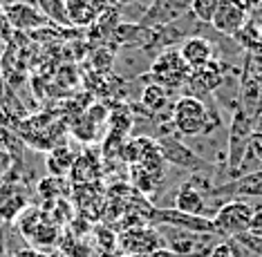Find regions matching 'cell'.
Instances as JSON below:
<instances>
[{
    "label": "cell",
    "mask_w": 262,
    "mask_h": 257,
    "mask_svg": "<svg viewBox=\"0 0 262 257\" xmlns=\"http://www.w3.org/2000/svg\"><path fill=\"white\" fill-rule=\"evenodd\" d=\"M172 128L180 132V136L200 139L211 136L217 128H222V119L217 116V107L208 112V105L202 99L182 94L172 105Z\"/></svg>",
    "instance_id": "obj_1"
},
{
    "label": "cell",
    "mask_w": 262,
    "mask_h": 257,
    "mask_svg": "<svg viewBox=\"0 0 262 257\" xmlns=\"http://www.w3.org/2000/svg\"><path fill=\"white\" fill-rule=\"evenodd\" d=\"M164 240V248L172 250L177 257H211L213 248L222 242L220 235L211 232H193L175 228V226H155Z\"/></svg>",
    "instance_id": "obj_2"
},
{
    "label": "cell",
    "mask_w": 262,
    "mask_h": 257,
    "mask_svg": "<svg viewBox=\"0 0 262 257\" xmlns=\"http://www.w3.org/2000/svg\"><path fill=\"white\" fill-rule=\"evenodd\" d=\"M253 134V119L240 105L231 112V121L226 128V170L231 172V181L237 179L244 154L249 148V139Z\"/></svg>",
    "instance_id": "obj_3"
},
{
    "label": "cell",
    "mask_w": 262,
    "mask_h": 257,
    "mask_svg": "<svg viewBox=\"0 0 262 257\" xmlns=\"http://www.w3.org/2000/svg\"><path fill=\"white\" fill-rule=\"evenodd\" d=\"M150 76L159 87H164L168 92V89H180L186 85L190 81V76H193V69L184 63V58L180 56V50L166 47L157 58H152Z\"/></svg>",
    "instance_id": "obj_4"
},
{
    "label": "cell",
    "mask_w": 262,
    "mask_h": 257,
    "mask_svg": "<svg viewBox=\"0 0 262 257\" xmlns=\"http://www.w3.org/2000/svg\"><path fill=\"white\" fill-rule=\"evenodd\" d=\"M255 208L249 204L247 199H231L224 201V206L217 211V215L213 217L215 224V232L222 240H235V237L249 232Z\"/></svg>",
    "instance_id": "obj_5"
},
{
    "label": "cell",
    "mask_w": 262,
    "mask_h": 257,
    "mask_svg": "<svg viewBox=\"0 0 262 257\" xmlns=\"http://www.w3.org/2000/svg\"><path fill=\"white\" fill-rule=\"evenodd\" d=\"M159 146V152L166 163L175 166V168H182V170H188L190 175L195 172H211V161L204 159L202 154H198L193 148H188L186 143L177 136H170L166 134L157 141Z\"/></svg>",
    "instance_id": "obj_6"
},
{
    "label": "cell",
    "mask_w": 262,
    "mask_h": 257,
    "mask_svg": "<svg viewBox=\"0 0 262 257\" xmlns=\"http://www.w3.org/2000/svg\"><path fill=\"white\" fill-rule=\"evenodd\" d=\"M190 3L193 0H150V5L144 9V16L139 18V25L146 29H164L186 16Z\"/></svg>",
    "instance_id": "obj_7"
},
{
    "label": "cell",
    "mask_w": 262,
    "mask_h": 257,
    "mask_svg": "<svg viewBox=\"0 0 262 257\" xmlns=\"http://www.w3.org/2000/svg\"><path fill=\"white\" fill-rule=\"evenodd\" d=\"M117 248H121L126 257H135V255L146 257V255H150L152 250L164 248V240L155 226L148 228V226L139 224L137 228L130 226L126 232H121V235L117 237Z\"/></svg>",
    "instance_id": "obj_8"
},
{
    "label": "cell",
    "mask_w": 262,
    "mask_h": 257,
    "mask_svg": "<svg viewBox=\"0 0 262 257\" xmlns=\"http://www.w3.org/2000/svg\"><path fill=\"white\" fill-rule=\"evenodd\" d=\"M249 22V7L244 0H220L211 27L222 36H233Z\"/></svg>",
    "instance_id": "obj_9"
},
{
    "label": "cell",
    "mask_w": 262,
    "mask_h": 257,
    "mask_svg": "<svg viewBox=\"0 0 262 257\" xmlns=\"http://www.w3.org/2000/svg\"><path fill=\"white\" fill-rule=\"evenodd\" d=\"M150 222L152 226H175V228L193 230V232H211V235H217L213 219L186 215V213L175 211V208H155V211H150Z\"/></svg>",
    "instance_id": "obj_10"
},
{
    "label": "cell",
    "mask_w": 262,
    "mask_h": 257,
    "mask_svg": "<svg viewBox=\"0 0 262 257\" xmlns=\"http://www.w3.org/2000/svg\"><path fill=\"white\" fill-rule=\"evenodd\" d=\"M215 195L224 201L231 199H262V170L249 172L229 183L215 186Z\"/></svg>",
    "instance_id": "obj_11"
},
{
    "label": "cell",
    "mask_w": 262,
    "mask_h": 257,
    "mask_svg": "<svg viewBox=\"0 0 262 257\" xmlns=\"http://www.w3.org/2000/svg\"><path fill=\"white\" fill-rule=\"evenodd\" d=\"M213 43L204 36H186L180 43V56L193 72L206 67L213 61Z\"/></svg>",
    "instance_id": "obj_12"
},
{
    "label": "cell",
    "mask_w": 262,
    "mask_h": 257,
    "mask_svg": "<svg viewBox=\"0 0 262 257\" xmlns=\"http://www.w3.org/2000/svg\"><path fill=\"white\" fill-rule=\"evenodd\" d=\"M5 16H7L9 25L16 29H36L47 22V18L34 5L27 3H9L5 7Z\"/></svg>",
    "instance_id": "obj_13"
},
{
    "label": "cell",
    "mask_w": 262,
    "mask_h": 257,
    "mask_svg": "<svg viewBox=\"0 0 262 257\" xmlns=\"http://www.w3.org/2000/svg\"><path fill=\"white\" fill-rule=\"evenodd\" d=\"M70 25H88L99 14H103L105 0H65Z\"/></svg>",
    "instance_id": "obj_14"
},
{
    "label": "cell",
    "mask_w": 262,
    "mask_h": 257,
    "mask_svg": "<svg viewBox=\"0 0 262 257\" xmlns=\"http://www.w3.org/2000/svg\"><path fill=\"white\" fill-rule=\"evenodd\" d=\"M36 9L54 25H70L65 0H36Z\"/></svg>",
    "instance_id": "obj_15"
},
{
    "label": "cell",
    "mask_w": 262,
    "mask_h": 257,
    "mask_svg": "<svg viewBox=\"0 0 262 257\" xmlns=\"http://www.w3.org/2000/svg\"><path fill=\"white\" fill-rule=\"evenodd\" d=\"M141 103L148 107V112H162L166 105H168V92H166L164 87H159L157 83H150V85H146L144 94H141Z\"/></svg>",
    "instance_id": "obj_16"
},
{
    "label": "cell",
    "mask_w": 262,
    "mask_h": 257,
    "mask_svg": "<svg viewBox=\"0 0 262 257\" xmlns=\"http://www.w3.org/2000/svg\"><path fill=\"white\" fill-rule=\"evenodd\" d=\"M47 168H50L52 175H65L68 170L74 168V154L68 148H58L47 159Z\"/></svg>",
    "instance_id": "obj_17"
},
{
    "label": "cell",
    "mask_w": 262,
    "mask_h": 257,
    "mask_svg": "<svg viewBox=\"0 0 262 257\" xmlns=\"http://www.w3.org/2000/svg\"><path fill=\"white\" fill-rule=\"evenodd\" d=\"M217 5L220 0H193L190 3V14L198 18V22H202V25H211L213 16L217 11Z\"/></svg>",
    "instance_id": "obj_18"
},
{
    "label": "cell",
    "mask_w": 262,
    "mask_h": 257,
    "mask_svg": "<svg viewBox=\"0 0 262 257\" xmlns=\"http://www.w3.org/2000/svg\"><path fill=\"white\" fill-rule=\"evenodd\" d=\"M249 255L251 253L237 240H222L211 253V257H249Z\"/></svg>",
    "instance_id": "obj_19"
},
{
    "label": "cell",
    "mask_w": 262,
    "mask_h": 257,
    "mask_svg": "<svg viewBox=\"0 0 262 257\" xmlns=\"http://www.w3.org/2000/svg\"><path fill=\"white\" fill-rule=\"evenodd\" d=\"M235 240L240 242L251 255L262 257V235H255V232H244V235L235 237Z\"/></svg>",
    "instance_id": "obj_20"
},
{
    "label": "cell",
    "mask_w": 262,
    "mask_h": 257,
    "mask_svg": "<svg viewBox=\"0 0 262 257\" xmlns=\"http://www.w3.org/2000/svg\"><path fill=\"white\" fill-rule=\"evenodd\" d=\"M247 157H251L255 163L262 168V134H251L249 139V148H247Z\"/></svg>",
    "instance_id": "obj_21"
},
{
    "label": "cell",
    "mask_w": 262,
    "mask_h": 257,
    "mask_svg": "<svg viewBox=\"0 0 262 257\" xmlns=\"http://www.w3.org/2000/svg\"><path fill=\"white\" fill-rule=\"evenodd\" d=\"M249 232L262 235V206L253 211V217H251V226H249Z\"/></svg>",
    "instance_id": "obj_22"
},
{
    "label": "cell",
    "mask_w": 262,
    "mask_h": 257,
    "mask_svg": "<svg viewBox=\"0 0 262 257\" xmlns=\"http://www.w3.org/2000/svg\"><path fill=\"white\" fill-rule=\"evenodd\" d=\"M146 257H177L172 250H168V248H157V250H152L150 255H146Z\"/></svg>",
    "instance_id": "obj_23"
},
{
    "label": "cell",
    "mask_w": 262,
    "mask_h": 257,
    "mask_svg": "<svg viewBox=\"0 0 262 257\" xmlns=\"http://www.w3.org/2000/svg\"><path fill=\"white\" fill-rule=\"evenodd\" d=\"M253 132H255V134H262V112L253 119Z\"/></svg>",
    "instance_id": "obj_24"
},
{
    "label": "cell",
    "mask_w": 262,
    "mask_h": 257,
    "mask_svg": "<svg viewBox=\"0 0 262 257\" xmlns=\"http://www.w3.org/2000/svg\"><path fill=\"white\" fill-rule=\"evenodd\" d=\"M16 257H43V255H38V253H34V250H25V253H18Z\"/></svg>",
    "instance_id": "obj_25"
},
{
    "label": "cell",
    "mask_w": 262,
    "mask_h": 257,
    "mask_svg": "<svg viewBox=\"0 0 262 257\" xmlns=\"http://www.w3.org/2000/svg\"><path fill=\"white\" fill-rule=\"evenodd\" d=\"M115 5H119V7H128V5H133L135 0H112Z\"/></svg>",
    "instance_id": "obj_26"
}]
</instances>
